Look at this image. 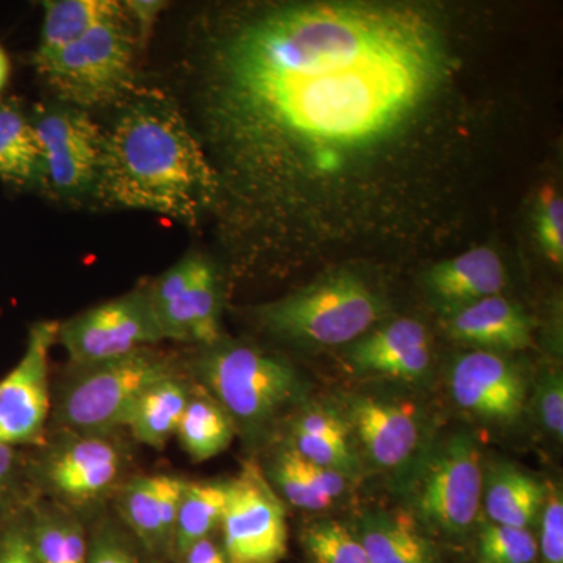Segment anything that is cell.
<instances>
[{
  "instance_id": "3",
  "label": "cell",
  "mask_w": 563,
  "mask_h": 563,
  "mask_svg": "<svg viewBox=\"0 0 563 563\" xmlns=\"http://www.w3.org/2000/svg\"><path fill=\"white\" fill-rule=\"evenodd\" d=\"M139 44L135 22L124 3L120 14L55 54L33 58V65L66 106L85 111L121 106L140 90L135 74Z\"/></svg>"
},
{
  "instance_id": "15",
  "label": "cell",
  "mask_w": 563,
  "mask_h": 563,
  "mask_svg": "<svg viewBox=\"0 0 563 563\" xmlns=\"http://www.w3.org/2000/svg\"><path fill=\"white\" fill-rule=\"evenodd\" d=\"M343 420L357 435L366 457L379 468H401L420 446V420L409 404L352 396Z\"/></svg>"
},
{
  "instance_id": "16",
  "label": "cell",
  "mask_w": 563,
  "mask_h": 563,
  "mask_svg": "<svg viewBox=\"0 0 563 563\" xmlns=\"http://www.w3.org/2000/svg\"><path fill=\"white\" fill-rule=\"evenodd\" d=\"M187 481L169 474L139 476L121 488L118 509L140 547L154 559L172 555L174 526Z\"/></svg>"
},
{
  "instance_id": "17",
  "label": "cell",
  "mask_w": 563,
  "mask_h": 563,
  "mask_svg": "<svg viewBox=\"0 0 563 563\" xmlns=\"http://www.w3.org/2000/svg\"><path fill=\"white\" fill-rule=\"evenodd\" d=\"M347 358L357 373L418 380L431 365L429 333L420 321L401 318L358 339Z\"/></svg>"
},
{
  "instance_id": "23",
  "label": "cell",
  "mask_w": 563,
  "mask_h": 563,
  "mask_svg": "<svg viewBox=\"0 0 563 563\" xmlns=\"http://www.w3.org/2000/svg\"><path fill=\"white\" fill-rule=\"evenodd\" d=\"M484 492L488 521L512 528L531 529L539 520L547 485L512 465L496 466Z\"/></svg>"
},
{
  "instance_id": "30",
  "label": "cell",
  "mask_w": 563,
  "mask_h": 563,
  "mask_svg": "<svg viewBox=\"0 0 563 563\" xmlns=\"http://www.w3.org/2000/svg\"><path fill=\"white\" fill-rule=\"evenodd\" d=\"M477 555L479 563H533L539 558V544L531 529L484 521Z\"/></svg>"
},
{
  "instance_id": "20",
  "label": "cell",
  "mask_w": 563,
  "mask_h": 563,
  "mask_svg": "<svg viewBox=\"0 0 563 563\" xmlns=\"http://www.w3.org/2000/svg\"><path fill=\"white\" fill-rule=\"evenodd\" d=\"M426 282L435 298L453 312L481 299L501 295L507 284L501 257L485 246L432 266Z\"/></svg>"
},
{
  "instance_id": "22",
  "label": "cell",
  "mask_w": 563,
  "mask_h": 563,
  "mask_svg": "<svg viewBox=\"0 0 563 563\" xmlns=\"http://www.w3.org/2000/svg\"><path fill=\"white\" fill-rule=\"evenodd\" d=\"M350 433L342 415L332 409L310 407L292 422L288 446L306 461L335 470L352 479L361 468L352 450Z\"/></svg>"
},
{
  "instance_id": "31",
  "label": "cell",
  "mask_w": 563,
  "mask_h": 563,
  "mask_svg": "<svg viewBox=\"0 0 563 563\" xmlns=\"http://www.w3.org/2000/svg\"><path fill=\"white\" fill-rule=\"evenodd\" d=\"M268 483L272 484L277 496H282L290 506L307 512H322L332 506L331 501L322 498L320 493L314 490L309 481L303 477L298 463H296L295 451L290 446H284L274 455L268 474H265Z\"/></svg>"
},
{
  "instance_id": "21",
  "label": "cell",
  "mask_w": 563,
  "mask_h": 563,
  "mask_svg": "<svg viewBox=\"0 0 563 563\" xmlns=\"http://www.w3.org/2000/svg\"><path fill=\"white\" fill-rule=\"evenodd\" d=\"M0 181L18 191H44V157L38 136L18 99L0 101Z\"/></svg>"
},
{
  "instance_id": "38",
  "label": "cell",
  "mask_w": 563,
  "mask_h": 563,
  "mask_svg": "<svg viewBox=\"0 0 563 563\" xmlns=\"http://www.w3.org/2000/svg\"><path fill=\"white\" fill-rule=\"evenodd\" d=\"M14 472H16V453L13 448L0 444V512L9 499Z\"/></svg>"
},
{
  "instance_id": "27",
  "label": "cell",
  "mask_w": 563,
  "mask_h": 563,
  "mask_svg": "<svg viewBox=\"0 0 563 563\" xmlns=\"http://www.w3.org/2000/svg\"><path fill=\"white\" fill-rule=\"evenodd\" d=\"M228 498L229 481L185 483L174 526L172 555L176 561L192 544L213 537V532L221 528Z\"/></svg>"
},
{
  "instance_id": "8",
  "label": "cell",
  "mask_w": 563,
  "mask_h": 563,
  "mask_svg": "<svg viewBox=\"0 0 563 563\" xmlns=\"http://www.w3.org/2000/svg\"><path fill=\"white\" fill-rule=\"evenodd\" d=\"M161 342L146 287L84 310L58 325L57 344L77 368L117 361Z\"/></svg>"
},
{
  "instance_id": "25",
  "label": "cell",
  "mask_w": 563,
  "mask_h": 563,
  "mask_svg": "<svg viewBox=\"0 0 563 563\" xmlns=\"http://www.w3.org/2000/svg\"><path fill=\"white\" fill-rule=\"evenodd\" d=\"M44 21L33 58L47 57L80 40L103 21L117 16L124 3L114 0H52L43 2Z\"/></svg>"
},
{
  "instance_id": "34",
  "label": "cell",
  "mask_w": 563,
  "mask_h": 563,
  "mask_svg": "<svg viewBox=\"0 0 563 563\" xmlns=\"http://www.w3.org/2000/svg\"><path fill=\"white\" fill-rule=\"evenodd\" d=\"M536 231L548 257L558 265L563 262V202L561 196L542 198L536 211Z\"/></svg>"
},
{
  "instance_id": "11",
  "label": "cell",
  "mask_w": 563,
  "mask_h": 563,
  "mask_svg": "<svg viewBox=\"0 0 563 563\" xmlns=\"http://www.w3.org/2000/svg\"><path fill=\"white\" fill-rule=\"evenodd\" d=\"M221 532L231 563H279L287 554L284 503L255 463H246L239 476L229 481Z\"/></svg>"
},
{
  "instance_id": "6",
  "label": "cell",
  "mask_w": 563,
  "mask_h": 563,
  "mask_svg": "<svg viewBox=\"0 0 563 563\" xmlns=\"http://www.w3.org/2000/svg\"><path fill=\"white\" fill-rule=\"evenodd\" d=\"M79 369L55 407L57 421L69 433H113L125 428L141 395L176 373L168 357L152 347Z\"/></svg>"
},
{
  "instance_id": "18",
  "label": "cell",
  "mask_w": 563,
  "mask_h": 563,
  "mask_svg": "<svg viewBox=\"0 0 563 563\" xmlns=\"http://www.w3.org/2000/svg\"><path fill=\"white\" fill-rule=\"evenodd\" d=\"M448 333L483 351H521L532 344L531 318L501 295L462 307L451 314Z\"/></svg>"
},
{
  "instance_id": "7",
  "label": "cell",
  "mask_w": 563,
  "mask_h": 563,
  "mask_svg": "<svg viewBox=\"0 0 563 563\" xmlns=\"http://www.w3.org/2000/svg\"><path fill=\"white\" fill-rule=\"evenodd\" d=\"M484 492L481 453L473 437H451L433 451L418 477L413 517L429 531L465 536L477 521Z\"/></svg>"
},
{
  "instance_id": "37",
  "label": "cell",
  "mask_w": 563,
  "mask_h": 563,
  "mask_svg": "<svg viewBox=\"0 0 563 563\" xmlns=\"http://www.w3.org/2000/svg\"><path fill=\"white\" fill-rule=\"evenodd\" d=\"M181 563H231L224 553V548L218 543L213 537L199 540L188 548L184 554L177 559Z\"/></svg>"
},
{
  "instance_id": "36",
  "label": "cell",
  "mask_w": 563,
  "mask_h": 563,
  "mask_svg": "<svg viewBox=\"0 0 563 563\" xmlns=\"http://www.w3.org/2000/svg\"><path fill=\"white\" fill-rule=\"evenodd\" d=\"M0 563H38L29 529L14 526L0 537Z\"/></svg>"
},
{
  "instance_id": "19",
  "label": "cell",
  "mask_w": 563,
  "mask_h": 563,
  "mask_svg": "<svg viewBox=\"0 0 563 563\" xmlns=\"http://www.w3.org/2000/svg\"><path fill=\"white\" fill-rule=\"evenodd\" d=\"M369 563H440L435 543L412 512L368 510L351 528Z\"/></svg>"
},
{
  "instance_id": "40",
  "label": "cell",
  "mask_w": 563,
  "mask_h": 563,
  "mask_svg": "<svg viewBox=\"0 0 563 563\" xmlns=\"http://www.w3.org/2000/svg\"><path fill=\"white\" fill-rule=\"evenodd\" d=\"M179 563H181V562H179Z\"/></svg>"
},
{
  "instance_id": "2",
  "label": "cell",
  "mask_w": 563,
  "mask_h": 563,
  "mask_svg": "<svg viewBox=\"0 0 563 563\" xmlns=\"http://www.w3.org/2000/svg\"><path fill=\"white\" fill-rule=\"evenodd\" d=\"M103 131L95 198L195 224L218 202L220 181L201 141L172 95L140 90Z\"/></svg>"
},
{
  "instance_id": "1",
  "label": "cell",
  "mask_w": 563,
  "mask_h": 563,
  "mask_svg": "<svg viewBox=\"0 0 563 563\" xmlns=\"http://www.w3.org/2000/svg\"><path fill=\"white\" fill-rule=\"evenodd\" d=\"M188 73L203 150L251 221L388 143L448 73L424 11L385 3L266 7L203 33Z\"/></svg>"
},
{
  "instance_id": "32",
  "label": "cell",
  "mask_w": 563,
  "mask_h": 563,
  "mask_svg": "<svg viewBox=\"0 0 563 563\" xmlns=\"http://www.w3.org/2000/svg\"><path fill=\"white\" fill-rule=\"evenodd\" d=\"M136 540L110 525H102L90 537L88 563H154Z\"/></svg>"
},
{
  "instance_id": "39",
  "label": "cell",
  "mask_w": 563,
  "mask_h": 563,
  "mask_svg": "<svg viewBox=\"0 0 563 563\" xmlns=\"http://www.w3.org/2000/svg\"><path fill=\"white\" fill-rule=\"evenodd\" d=\"M10 73L11 65L9 54L0 46V92L5 90L7 84H9Z\"/></svg>"
},
{
  "instance_id": "9",
  "label": "cell",
  "mask_w": 563,
  "mask_h": 563,
  "mask_svg": "<svg viewBox=\"0 0 563 563\" xmlns=\"http://www.w3.org/2000/svg\"><path fill=\"white\" fill-rule=\"evenodd\" d=\"M31 121L43 150L44 191L81 201L96 195L101 172L103 129L76 107L38 106Z\"/></svg>"
},
{
  "instance_id": "35",
  "label": "cell",
  "mask_w": 563,
  "mask_h": 563,
  "mask_svg": "<svg viewBox=\"0 0 563 563\" xmlns=\"http://www.w3.org/2000/svg\"><path fill=\"white\" fill-rule=\"evenodd\" d=\"M537 410L540 421L555 439L563 437V383L561 373H551L537 387Z\"/></svg>"
},
{
  "instance_id": "5",
  "label": "cell",
  "mask_w": 563,
  "mask_h": 563,
  "mask_svg": "<svg viewBox=\"0 0 563 563\" xmlns=\"http://www.w3.org/2000/svg\"><path fill=\"white\" fill-rule=\"evenodd\" d=\"M195 369L235 428L251 433L268 428L301 391L292 366L246 344H213Z\"/></svg>"
},
{
  "instance_id": "4",
  "label": "cell",
  "mask_w": 563,
  "mask_h": 563,
  "mask_svg": "<svg viewBox=\"0 0 563 563\" xmlns=\"http://www.w3.org/2000/svg\"><path fill=\"white\" fill-rule=\"evenodd\" d=\"M383 303L352 273H335L258 307L262 324L280 339L313 346L357 342L379 320Z\"/></svg>"
},
{
  "instance_id": "12",
  "label": "cell",
  "mask_w": 563,
  "mask_h": 563,
  "mask_svg": "<svg viewBox=\"0 0 563 563\" xmlns=\"http://www.w3.org/2000/svg\"><path fill=\"white\" fill-rule=\"evenodd\" d=\"M60 321H38L20 363L0 380V444L41 443L51 415L49 357Z\"/></svg>"
},
{
  "instance_id": "13",
  "label": "cell",
  "mask_w": 563,
  "mask_h": 563,
  "mask_svg": "<svg viewBox=\"0 0 563 563\" xmlns=\"http://www.w3.org/2000/svg\"><path fill=\"white\" fill-rule=\"evenodd\" d=\"M128 451L113 433H70L43 465L44 483L69 503H90L106 495L124 473Z\"/></svg>"
},
{
  "instance_id": "26",
  "label": "cell",
  "mask_w": 563,
  "mask_h": 563,
  "mask_svg": "<svg viewBox=\"0 0 563 563\" xmlns=\"http://www.w3.org/2000/svg\"><path fill=\"white\" fill-rule=\"evenodd\" d=\"M235 424L209 393H190L176 437L192 461L206 462L231 446Z\"/></svg>"
},
{
  "instance_id": "14",
  "label": "cell",
  "mask_w": 563,
  "mask_h": 563,
  "mask_svg": "<svg viewBox=\"0 0 563 563\" xmlns=\"http://www.w3.org/2000/svg\"><path fill=\"white\" fill-rule=\"evenodd\" d=\"M451 393L461 409L492 422L515 421L525 410L523 376L498 352L462 355L451 372Z\"/></svg>"
},
{
  "instance_id": "10",
  "label": "cell",
  "mask_w": 563,
  "mask_h": 563,
  "mask_svg": "<svg viewBox=\"0 0 563 563\" xmlns=\"http://www.w3.org/2000/svg\"><path fill=\"white\" fill-rule=\"evenodd\" d=\"M163 340L221 342V285L217 268L201 254H188L146 287Z\"/></svg>"
},
{
  "instance_id": "29",
  "label": "cell",
  "mask_w": 563,
  "mask_h": 563,
  "mask_svg": "<svg viewBox=\"0 0 563 563\" xmlns=\"http://www.w3.org/2000/svg\"><path fill=\"white\" fill-rule=\"evenodd\" d=\"M302 544L312 563H369L357 536L336 520H321L302 532Z\"/></svg>"
},
{
  "instance_id": "28",
  "label": "cell",
  "mask_w": 563,
  "mask_h": 563,
  "mask_svg": "<svg viewBox=\"0 0 563 563\" xmlns=\"http://www.w3.org/2000/svg\"><path fill=\"white\" fill-rule=\"evenodd\" d=\"M27 529L38 563H88L90 539L76 518L40 512Z\"/></svg>"
},
{
  "instance_id": "24",
  "label": "cell",
  "mask_w": 563,
  "mask_h": 563,
  "mask_svg": "<svg viewBox=\"0 0 563 563\" xmlns=\"http://www.w3.org/2000/svg\"><path fill=\"white\" fill-rule=\"evenodd\" d=\"M190 393L176 373L158 380L141 395L125 428L136 442L162 450L176 435Z\"/></svg>"
},
{
  "instance_id": "33",
  "label": "cell",
  "mask_w": 563,
  "mask_h": 563,
  "mask_svg": "<svg viewBox=\"0 0 563 563\" xmlns=\"http://www.w3.org/2000/svg\"><path fill=\"white\" fill-rule=\"evenodd\" d=\"M540 536L537 539L543 563H563V499L555 485L544 490L542 509L539 515Z\"/></svg>"
}]
</instances>
